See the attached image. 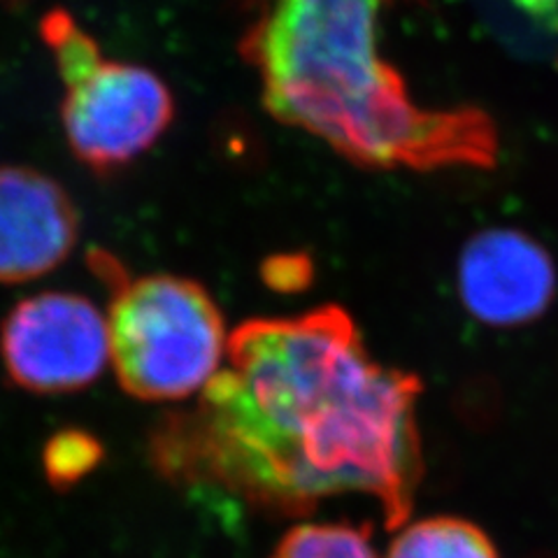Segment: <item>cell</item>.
Here are the masks:
<instances>
[{"instance_id":"obj_3","label":"cell","mask_w":558,"mask_h":558,"mask_svg":"<svg viewBox=\"0 0 558 558\" xmlns=\"http://www.w3.org/2000/svg\"><path fill=\"white\" fill-rule=\"evenodd\" d=\"M89 266L108 287L110 361L129 396L147 403H180L198 396L226 359L229 333L219 305L196 279L131 275L96 250Z\"/></svg>"},{"instance_id":"obj_9","label":"cell","mask_w":558,"mask_h":558,"mask_svg":"<svg viewBox=\"0 0 558 558\" xmlns=\"http://www.w3.org/2000/svg\"><path fill=\"white\" fill-rule=\"evenodd\" d=\"M270 558H377L371 526L354 523H295L279 539Z\"/></svg>"},{"instance_id":"obj_7","label":"cell","mask_w":558,"mask_h":558,"mask_svg":"<svg viewBox=\"0 0 558 558\" xmlns=\"http://www.w3.org/2000/svg\"><path fill=\"white\" fill-rule=\"evenodd\" d=\"M77 240V207L57 180L26 166L0 168V284L59 268Z\"/></svg>"},{"instance_id":"obj_1","label":"cell","mask_w":558,"mask_h":558,"mask_svg":"<svg viewBox=\"0 0 558 558\" xmlns=\"http://www.w3.org/2000/svg\"><path fill=\"white\" fill-rule=\"evenodd\" d=\"M422 391L414 373L368 352L338 305L250 319L194 403L151 426L149 463L172 486L219 492L264 517L371 496L387 531H400L424 477Z\"/></svg>"},{"instance_id":"obj_8","label":"cell","mask_w":558,"mask_h":558,"mask_svg":"<svg viewBox=\"0 0 558 558\" xmlns=\"http://www.w3.org/2000/svg\"><path fill=\"white\" fill-rule=\"evenodd\" d=\"M387 558H500L494 539L461 517H428L396 535Z\"/></svg>"},{"instance_id":"obj_11","label":"cell","mask_w":558,"mask_h":558,"mask_svg":"<svg viewBox=\"0 0 558 558\" xmlns=\"http://www.w3.org/2000/svg\"><path fill=\"white\" fill-rule=\"evenodd\" d=\"M314 266L303 254H279L264 264V279L275 291H301L312 282Z\"/></svg>"},{"instance_id":"obj_5","label":"cell","mask_w":558,"mask_h":558,"mask_svg":"<svg viewBox=\"0 0 558 558\" xmlns=\"http://www.w3.org/2000/svg\"><path fill=\"white\" fill-rule=\"evenodd\" d=\"M0 354L20 389L43 396L75 393L92 387L110 361L108 319L80 293L31 295L5 317Z\"/></svg>"},{"instance_id":"obj_2","label":"cell","mask_w":558,"mask_h":558,"mask_svg":"<svg viewBox=\"0 0 558 558\" xmlns=\"http://www.w3.org/2000/svg\"><path fill=\"white\" fill-rule=\"evenodd\" d=\"M393 0H250L240 51L266 110L368 170L494 168L480 108H424L381 51Z\"/></svg>"},{"instance_id":"obj_6","label":"cell","mask_w":558,"mask_h":558,"mask_svg":"<svg viewBox=\"0 0 558 558\" xmlns=\"http://www.w3.org/2000/svg\"><path fill=\"white\" fill-rule=\"evenodd\" d=\"M457 287L470 317L519 328L545 317L556 301L558 272L543 242L512 226H492L463 244Z\"/></svg>"},{"instance_id":"obj_10","label":"cell","mask_w":558,"mask_h":558,"mask_svg":"<svg viewBox=\"0 0 558 558\" xmlns=\"http://www.w3.org/2000/svg\"><path fill=\"white\" fill-rule=\"evenodd\" d=\"M102 459V445L92 433L65 428L45 445V475L54 488H70L86 477Z\"/></svg>"},{"instance_id":"obj_4","label":"cell","mask_w":558,"mask_h":558,"mask_svg":"<svg viewBox=\"0 0 558 558\" xmlns=\"http://www.w3.org/2000/svg\"><path fill=\"white\" fill-rule=\"evenodd\" d=\"M40 35L63 84L65 140L86 168L121 170L159 143L174 117L172 94L159 75L105 57L94 35L61 8L43 16Z\"/></svg>"},{"instance_id":"obj_12","label":"cell","mask_w":558,"mask_h":558,"mask_svg":"<svg viewBox=\"0 0 558 558\" xmlns=\"http://www.w3.org/2000/svg\"><path fill=\"white\" fill-rule=\"evenodd\" d=\"M512 3L531 20L558 28V0H512Z\"/></svg>"}]
</instances>
